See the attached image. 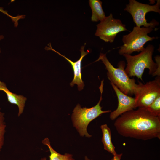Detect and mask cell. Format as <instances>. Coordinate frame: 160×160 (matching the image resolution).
Segmentation results:
<instances>
[{"label":"cell","mask_w":160,"mask_h":160,"mask_svg":"<svg viewBox=\"0 0 160 160\" xmlns=\"http://www.w3.org/2000/svg\"><path fill=\"white\" fill-rule=\"evenodd\" d=\"M114 125L120 135L144 140L160 139V116L144 108L125 112L116 119Z\"/></svg>","instance_id":"obj_1"},{"label":"cell","mask_w":160,"mask_h":160,"mask_svg":"<svg viewBox=\"0 0 160 160\" xmlns=\"http://www.w3.org/2000/svg\"><path fill=\"white\" fill-rule=\"evenodd\" d=\"M154 47L151 44L148 45L139 54L131 55L124 54L127 62L125 71L129 77L136 76L143 80L142 76L145 68L149 70V73L153 76L160 75V57L159 55L155 57L156 63L152 59Z\"/></svg>","instance_id":"obj_2"},{"label":"cell","mask_w":160,"mask_h":160,"mask_svg":"<svg viewBox=\"0 0 160 160\" xmlns=\"http://www.w3.org/2000/svg\"><path fill=\"white\" fill-rule=\"evenodd\" d=\"M99 60H101L105 66L107 70V76L111 83L125 95L129 96L134 95L138 84L134 79H131L126 73L124 61H120L118 68H115L107 59L106 54L102 53L100 54L99 58L95 62Z\"/></svg>","instance_id":"obj_3"},{"label":"cell","mask_w":160,"mask_h":160,"mask_svg":"<svg viewBox=\"0 0 160 160\" xmlns=\"http://www.w3.org/2000/svg\"><path fill=\"white\" fill-rule=\"evenodd\" d=\"M103 81V80L101 81L99 87L100 97L99 102L95 106L90 108H82L80 105L78 104L73 111L71 119L73 125L81 136H85L88 138L91 137L92 135L89 134L87 131L89 124L102 114L111 112V110H102V107L100 106L102 100Z\"/></svg>","instance_id":"obj_4"},{"label":"cell","mask_w":160,"mask_h":160,"mask_svg":"<svg viewBox=\"0 0 160 160\" xmlns=\"http://www.w3.org/2000/svg\"><path fill=\"white\" fill-rule=\"evenodd\" d=\"M154 29L151 27H134L129 33L123 36L122 40L123 44L119 47V53L120 55L131 54L134 52H139L145 48L144 45L149 41L158 38L150 37L148 34Z\"/></svg>","instance_id":"obj_5"},{"label":"cell","mask_w":160,"mask_h":160,"mask_svg":"<svg viewBox=\"0 0 160 160\" xmlns=\"http://www.w3.org/2000/svg\"><path fill=\"white\" fill-rule=\"evenodd\" d=\"M156 3L153 5L144 4L138 2L135 0H129L128 4L126 5L124 11L129 12L132 15L136 26L154 28L159 25V22L155 20L148 23L145 18L146 14L150 12L160 13V1H157Z\"/></svg>","instance_id":"obj_6"},{"label":"cell","mask_w":160,"mask_h":160,"mask_svg":"<svg viewBox=\"0 0 160 160\" xmlns=\"http://www.w3.org/2000/svg\"><path fill=\"white\" fill-rule=\"evenodd\" d=\"M136 108H146L160 95V77L143 84L139 82L134 95Z\"/></svg>","instance_id":"obj_7"},{"label":"cell","mask_w":160,"mask_h":160,"mask_svg":"<svg viewBox=\"0 0 160 160\" xmlns=\"http://www.w3.org/2000/svg\"><path fill=\"white\" fill-rule=\"evenodd\" d=\"M97 27L95 36L106 42H113L119 33L128 31L126 25L120 19L114 18L111 13L100 21Z\"/></svg>","instance_id":"obj_8"},{"label":"cell","mask_w":160,"mask_h":160,"mask_svg":"<svg viewBox=\"0 0 160 160\" xmlns=\"http://www.w3.org/2000/svg\"><path fill=\"white\" fill-rule=\"evenodd\" d=\"M111 84L116 95L118 102L117 108L110 114V119L113 120L123 113L137 108L134 98L125 95L112 83H111Z\"/></svg>","instance_id":"obj_9"},{"label":"cell","mask_w":160,"mask_h":160,"mask_svg":"<svg viewBox=\"0 0 160 160\" xmlns=\"http://www.w3.org/2000/svg\"><path fill=\"white\" fill-rule=\"evenodd\" d=\"M49 47H46L45 49L47 50H51L57 53L59 55L64 58L71 64L74 73V77L72 81L70 83V85L73 87L74 84H77L78 89L81 91L83 89L84 86V81L82 79L81 73V61L84 58L89 52L87 50V51H84L85 45L81 46L80 51L81 52V56L79 60L74 62L66 57L64 55L60 54L58 52L53 49L50 43L48 44Z\"/></svg>","instance_id":"obj_10"},{"label":"cell","mask_w":160,"mask_h":160,"mask_svg":"<svg viewBox=\"0 0 160 160\" xmlns=\"http://www.w3.org/2000/svg\"><path fill=\"white\" fill-rule=\"evenodd\" d=\"M0 90L6 94L8 101L11 104L17 105L18 108V116L23 113L27 98L21 95H18L10 91L7 88L6 84L0 80Z\"/></svg>","instance_id":"obj_11"},{"label":"cell","mask_w":160,"mask_h":160,"mask_svg":"<svg viewBox=\"0 0 160 160\" xmlns=\"http://www.w3.org/2000/svg\"><path fill=\"white\" fill-rule=\"evenodd\" d=\"M100 128L102 133V142L104 149L113 156L117 154L111 140V132L110 128L106 124L102 125Z\"/></svg>","instance_id":"obj_12"},{"label":"cell","mask_w":160,"mask_h":160,"mask_svg":"<svg viewBox=\"0 0 160 160\" xmlns=\"http://www.w3.org/2000/svg\"><path fill=\"white\" fill-rule=\"evenodd\" d=\"M89 2L92 11V21H101L104 19L106 16L102 7V2L100 0H89Z\"/></svg>","instance_id":"obj_13"},{"label":"cell","mask_w":160,"mask_h":160,"mask_svg":"<svg viewBox=\"0 0 160 160\" xmlns=\"http://www.w3.org/2000/svg\"><path fill=\"white\" fill-rule=\"evenodd\" d=\"M42 143L47 145L48 147L50 154L49 156V160H75L71 154L65 153L61 154L56 151L52 147L49 139L47 137L45 138L42 141ZM40 160H48L46 158H41Z\"/></svg>","instance_id":"obj_14"},{"label":"cell","mask_w":160,"mask_h":160,"mask_svg":"<svg viewBox=\"0 0 160 160\" xmlns=\"http://www.w3.org/2000/svg\"><path fill=\"white\" fill-rule=\"evenodd\" d=\"M145 109L153 115L160 116V95Z\"/></svg>","instance_id":"obj_15"},{"label":"cell","mask_w":160,"mask_h":160,"mask_svg":"<svg viewBox=\"0 0 160 160\" xmlns=\"http://www.w3.org/2000/svg\"><path fill=\"white\" fill-rule=\"evenodd\" d=\"M6 127V124L0 125V152L4 145Z\"/></svg>","instance_id":"obj_16"},{"label":"cell","mask_w":160,"mask_h":160,"mask_svg":"<svg viewBox=\"0 0 160 160\" xmlns=\"http://www.w3.org/2000/svg\"><path fill=\"white\" fill-rule=\"evenodd\" d=\"M1 109L0 108V125L5 124L4 121V113L1 111Z\"/></svg>","instance_id":"obj_17"},{"label":"cell","mask_w":160,"mask_h":160,"mask_svg":"<svg viewBox=\"0 0 160 160\" xmlns=\"http://www.w3.org/2000/svg\"><path fill=\"white\" fill-rule=\"evenodd\" d=\"M122 153L116 154L113 155V157L111 159V160H121Z\"/></svg>","instance_id":"obj_18"},{"label":"cell","mask_w":160,"mask_h":160,"mask_svg":"<svg viewBox=\"0 0 160 160\" xmlns=\"http://www.w3.org/2000/svg\"><path fill=\"white\" fill-rule=\"evenodd\" d=\"M0 12H2L3 13L5 14H6L7 15H8L7 13L5 11H4L3 10V8L1 7H0Z\"/></svg>","instance_id":"obj_19"},{"label":"cell","mask_w":160,"mask_h":160,"mask_svg":"<svg viewBox=\"0 0 160 160\" xmlns=\"http://www.w3.org/2000/svg\"><path fill=\"white\" fill-rule=\"evenodd\" d=\"M4 36L3 35H0V40L3 39ZM1 52V48H0V53Z\"/></svg>","instance_id":"obj_20"},{"label":"cell","mask_w":160,"mask_h":160,"mask_svg":"<svg viewBox=\"0 0 160 160\" xmlns=\"http://www.w3.org/2000/svg\"><path fill=\"white\" fill-rule=\"evenodd\" d=\"M84 160H93L89 159L87 156H85L84 158Z\"/></svg>","instance_id":"obj_21"}]
</instances>
